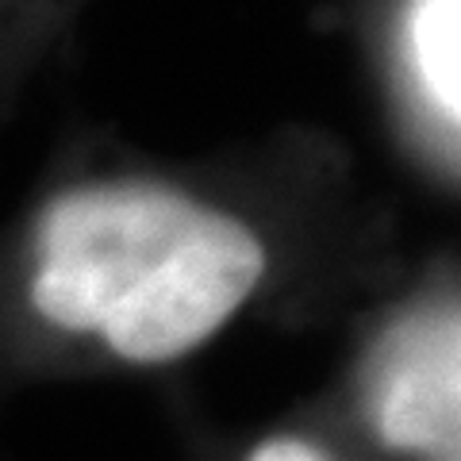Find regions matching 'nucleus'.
Instances as JSON below:
<instances>
[{"label":"nucleus","mask_w":461,"mask_h":461,"mask_svg":"<svg viewBox=\"0 0 461 461\" xmlns=\"http://www.w3.org/2000/svg\"><path fill=\"white\" fill-rule=\"evenodd\" d=\"M266 277V247L235 215L150 181L62 193L35 235L32 304L115 357L162 366L208 342Z\"/></svg>","instance_id":"obj_1"},{"label":"nucleus","mask_w":461,"mask_h":461,"mask_svg":"<svg viewBox=\"0 0 461 461\" xmlns=\"http://www.w3.org/2000/svg\"><path fill=\"white\" fill-rule=\"evenodd\" d=\"M457 369L461 346L454 308L400 323L381 342L369 377V415L377 435L396 450H454L461 396Z\"/></svg>","instance_id":"obj_2"},{"label":"nucleus","mask_w":461,"mask_h":461,"mask_svg":"<svg viewBox=\"0 0 461 461\" xmlns=\"http://www.w3.org/2000/svg\"><path fill=\"white\" fill-rule=\"evenodd\" d=\"M247 461H323V454L300 438H269Z\"/></svg>","instance_id":"obj_4"},{"label":"nucleus","mask_w":461,"mask_h":461,"mask_svg":"<svg viewBox=\"0 0 461 461\" xmlns=\"http://www.w3.org/2000/svg\"><path fill=\"white\" fill-rule=\"evenodd\" d=\"M411 74L442 127L461 123V0H411L403 16Z\"/></svg>","instance_id":"obj_3"}]
</instances>
